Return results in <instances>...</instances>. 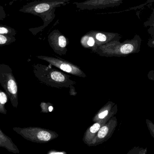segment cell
Listing matches in <instances>:
<instances>
[{"label": "cell", "mask_w": 154, "mask_h": 154, "mask_svg": "<svg viewBox=\"0 0 154 154\" xmlns=\"http://www.w3.org/2000/svg\"><path fill=\"white\" fill-rule=\"evenodd\" d=\"M70 0H42L28 3L23 5L20 12L30 14L41 17L43 20V26L38 28L29 29L35 35L46 28L55 18L56 8L66 5Z\"/></svg>", "instance_id": "obj_1"}, {"label": "cell", "mask_w": 154, "mask_h": 154, "mask_svg": "<svg viewBox=\"0 0 154 154\" xmlns=\"http://www.w3.org/2000/svg\"><path fill=\"white\" fill-rule=\"evenodd\" d=\"M48 66L41 64L33 65V71L35 77L45 85L54 87H70L76 84L70 78V75Z\"/></svg>", "instance_id": "obj_2"}, {"label": "cell", "mask_w": 154, "mask_h": 154, "mask_svg": "<svg viewBox=\"0 0 154 154\" xmlns=\"http://www.w3.org/2000/svg\"><path fill=\"white\" fill-rule=\"evenodd\" d=\"M0 84L11 100L13 107L17 108L18 105L17 82L11 68L6 64H0Z\"/></svg>", "instance_id": "obj_3"}, {"label": "cell", "mask_w": 154, "mask_h": 154, "mask_svg": "<svg viewBox=\"0 0 154 154\" xmlns=\"http://www.w3.org/2000/svg\"><path fill=\"white\" fill-rule=\"evenodd\" d=\"M37 58L48 62L51 65L65 72L80 77L85 78L86 75L81 68L72 62L59 58L46 56H38Z\"/></svg>", "instance_id": "obj_4"}, {"label": "cell", "mask_w": 154, "mask_h": 154, "mask_svg": "<svg viewBox=\"0 0 154 154\" xmlns=\"http://www.w3.org/2000/svg\"><path fill=\"white\" fill-rule=\"evenodd\" d=\"M48 41L55 53L60 56L66 54L69 41L68 38L58 30H54L50 33L48 36Z\"/></svg>", "instance_id": "obj_5"}, {"label": "cell", "mask_w": 154, "mask_h": 154, "mask_svg": "<svg viewBox=\"0 0 154 154\" xmlns=\"http://www.w3.org/2000/svg\"><path fill=\"white\" fill-rule=\"evenodd\" d=\"M120 2L116 0H88L82 2H74L73 4L80 10L91 11L112 7L119 4Z\"/></svg>", "instance_id": "obj_6"}, {"label": "cell", "mask_w": 154, "mask_h": 154, "mask_svg": "<svg viewBox=\"0 0 154 154\" xmlns=\"http://www.w3.org/2000/svg\"><path fill=\"white\" fill-rule=\"evenodd\" d=\"M87 33L94 39L97 49L107 43L116 41L117 37L116 33L100 31L91 30Z\"/></svg>", "instance_id": "obj_7"}, {"label": "cell", "mask_w": 154, "mask_h": 154, "mask_svg": "<svg viewBox=\"0 0 154 154\" xmlns=\"http://www.w3.org/2000/svg\"><path fill=\"white\" fill-rule=\"evenodd\" d=\"M0 147L5 148L8 152L14 154L20 153V150L12 139L5 135L0 128Z\"/></svg>", "instance_id": "obj_8"}, {"label": "cell", "mask_w": 154, "mask_h": 154, "mask_svg": "<svg viewBox=\"0 0 154 154\" xmlns=\"http://www.w3.org/2000/svg\"><path fill=\"white\" fill-rule=\"evenodd\" d=\"M80 43L83 48L89 49L93 52H95L97 49L96 42L94 39L88 33H86L80 39Z\"/></svg>", "instance_id": "obj_9"}, {"label": "cell", "mask_w": 154, "mask_h": 154, "mask_svg": "<svg viewBox=\"0 0 154 154\" xmlns=\"http://www.w3.org/2000/svg\"><path fill=\"white\" fill-rule=\"evenodd\" d=\"M8 96L5 92L0 89V114L6 115L7 110L5 108V105L8 102Z\"/></svg>", "instance_id": "obj_10"}, {"label": "cell", "mask_w": 154, "mask_h": 154, "mask_svg": "<svg viewBox=\"0 0 154 154\" xmlns=\"http://www.w3.org/2000/svg\"><path fill=\"white\" fill-rule=\"evenodd\" d=\"M17 32L13 28L7 25L0 24V35L8 37H14Z\"/></svg>", "instance_id": "obj_11"}, {"label": "cell", "mask_w": 154, "mask_h": 154, "mask_svg": "<svg viewBox=\"0 0 154 154\" xmlns=\"http://www.w3.org/2000/svg\"><path fill=\"white\" fill-rule=\"evenodd\" d=\"M16 41L14 37H8L0 35V46L10 45Z\"/></svg>", "instance_id": "obj_12"}, {"label": "cell", "mask_w": 154, "mask_h": 154, "mask_svg": "<svg viewBox=\"0 0 154 154\" xmlns=\"http://www.w3.org/2000/svg\"><path fill=\"white\" fill-rule=\"evenodd\" d=\"M37 138L40 141H48L51 138V135L48 132L45 131H40L36 135Z\"/></svg>", "instance_id": "obj_13"}, {"label": "cell", "mask_w": 154, "mask_h": 154, "mask_svg": "<svg viewBox=\"0 0 154 154\" xmlns=\"http://www.w3.org/2000/svg\"><path fill=\"white\" fill-rule=\"evenodd\" d=\"M131 154H147V149L141 148L139 147H135L131 151Z\"/></svg>", "instance_id": "obj_14"}, {"label": "cell", "mask_w": 154, "mask_h": 154, "mask_svg": "<svg viewBox=\"0 0 154 154\" xmlns=\"http://www.w3.org/2000/svg\"><path fill=\"white\" fill-rule=\"evenodd\" d=\"M108 132V128L107 127L104 126L100 129L98 134V137L100 138H103L106 137Z\"/></svg>", "instance_id": "obj_15"}, {"label": "cell", "mask_w": 154, "mask_h": 154, "mask_svg": "<svg viewBox=\"0 0 154 154\" xmlns=\"http://www.w3.org/2000/svg\"><path fill=\"white\" fill-rule=\"evenodd\" d=\"M146 123L151 135L154 138V124L149 119H146Z\"/></svg>", "instance_id": "obj_16"}, {"label": "cell", "mask_w": 154, "mask_h": 154, "mask_svg": "<svg viewBox=\"0 0 154 154\" xmlns=\"http://www.w3.org/2000/svg\"><path fill=\"white\" fill-rule=\"evenodd\" d=\"M100 129V125L98 123H96L91 127L90 132L91 133L94 134V133H97Z\"/></svg>", "instance_id": "obj_17"}, {"label": "cell", "mask_w": 154, "mask_h": 154, "mask_svg": "<svg viewBox=\"0 0 154 154\" xmlns=\"http://www.w3.org/2000/svg\"><path fill=\"white\" fill-rule=\"evenodd\" d=\"M6 17V14L5 13L4 7L0 5V20H4Z\"/></svg>", "instance_id": "obj_18"}, {"label": "cell", "mask_w": 154, "mask_h": 154, "mask_svg": "<svg viewBox=\"0 0 154 154\" xmlns=\"http://www.w3.org/2000/svg\"><path fill=\"white\" fill-rule=\"evenodd\" d=\"M108 114V110H105V111L102 112V113H100V114L99 115V118H100V119L104 118Z\"/></svg>", "instance_id": "obj_19"}, {"label": "cell", "mask_w": 154, "mask_h": 154, "mask_svg": "<svg viewBox=\"0 0 154 154\" xmlns=\"http://www.w3.org/2000/svg\"><path fill=\"white\" fill-rule=\"evenodd\" d=\"M49 110L50 112H51L53 110V107L52 106H50L49 107Z\"/></svg>", "instance_id": "obj_20"}, {"label": "cell", "mask_w": 154, "mask_h": 154, "mask_svg": "<svg viewBox=\"0 0 154 154\" xmlns=\"http://www.w3.org/2000/svg\"><path fill=\"white\" fill-rule=\"evenodd\" d=\"M56 154H63L62 153H57Z\"/></svg>", "instance_id": "obj_21"}]
</instances>
